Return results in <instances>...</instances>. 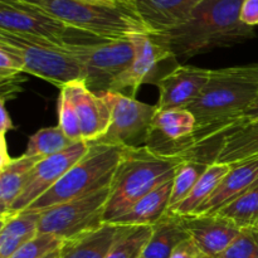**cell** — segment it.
<instances>
[{
  "instance_id": "30bf717a",
  "label": "cell",
  "mask_w": 258,
  "mask_h": 258,
  "mask_svg": "<svg viewBox=\"0 0 258 258\" xmlns=\"http://www.w3.org/2000/svg\"><path fill=\"white\" fill-rule=\"evenodd\" d=\"M101 96L111 110V123L106 135L98 143L126 148L145 145L151 122L158 112L156 105L140 102L122 93L106 92Z\"/></svg>"
},
{
  "instance_id": "d4e9b609",
  "label": "cell",
  "mask_w": 258,
  "mask_h": 258,
  "mask_svg": "<svg viewBox=\"0 0 258 258\" xmlns=\"http://www.w3.org/2000/svg\"><path fill=\"white\" fill-rule=\"evenodd\" d=\"M231 168L232 166L228 165V164L212 163L208 166L206 173L199 179L198 183L196 184V186L191 189L189 196L180 204L168 211V213L178 214V216L181 217L196 214L197 211L203 206L204 202L216 190L222 179L229 173Z\"/></svg>"
},
{
  "instance_id": "9c48e42d",
  "label": "cell",
  "mask_w": 258,
  "mask_h": 258,
  "mask_svg": "<svg viewBox=\"0 0 258 258\" xmlns=\"http://www.w3.org/2000/svg\"><path fill=\"white\" fill-rule=\"evenodd\" d=\"M134 45V60L130 67L121 73L111 85L108 92L122 93L135 98L140 86L156 85L166 71H171V63L178 64L176 57L151 34L136 33L130 35ZM179 66V64H178Z\"/></svg>"
},
{
  "instance_id": "7a4b0ae2",
  "label": "cell",
  "mask_w": 258,
  "mask_h": 258,
  "mask_svg": "<svg viewBox=\"0 0 258 258\" xmlns=\"http://www.w3.org/2000/svg\"><path fill=\"white\" fill-rule=\"evenodd\" d=\"M242 4L243 0H203L183 24L151 35L176 59L233 47L256 37L253 28L239 19Z\"/></svg>"
},
{
  "instance_id": "52a82bcc",
  "label": "cell",
  "mask_w": 258,
  "mask_h": 258,
  "mask_svg": "<svg viewBox=\"0 0 258 258\" xmlns=\"http://www.w3.org/2000/svg\"><path fill=\"white\" fill-rule=\"evenodd\" d=\"M67 49L82 66L83 81L88 90L98 96L110 91L113 81L130 67L135 54L130 37L70 42Z\"/></svg>"
},
{
  "instance_id": "7c38bea8",
  "label": "cell",
  "mask_w": 258,
  "mask_h": 258,
  "mask_svg": "<svg viewBox=\"0 0 258 258\" xmlns=\"http://www.w3.org/2000/svg\"><path fill=\"white\" fill-rule=\"evenodd\" d=\"M88 149H90V143L78 141L62 153L42 159L33 168L27 185L23 189L20 196L13 203L8 213L3 216L19 213L29 208L35 201L50 190L64 176V174L87 154Z\"/></svg>"
},
{
  "instance_id": "7402d4cb",
  "label": "cell",
  "mask_w": 258,
  "mask_h": 258,
  "mask_svg": "<svg viewBox=\"0 0 258 258\" xmlns=\"http://www.w3.org/2000/svg\"><path fill=\"white\" fill-rule=\"evenodd\" d=\"M171 190H173V179L161 184L160 186L143 197L126 213L111 223L130 227L154 226L168 213Z\"/></svg>"
},
{
  "instance_id": "f1b7e54d",
  "label": "cell",
  "mask_w": 258,
  "mask_h": 258,
  "mask_svg": "<svg viewBox=\"0 0 258 258\" xmlns=\"http://www.w3.org/2000/svg\"><path fill=\"white\" fill-rule=\"evenodd\" d=\"M153 233L151 226L128 227L111 248L106 258H140Z\"/></svg>"
},
{
  "instance_id": "d6986e66",
  "label": "cell",
  "mask_w": 258,
  "mask_h": 258,
  "mask_svg": "<svg viewBox=\"0 0 258 258\" xmlns=\"http://www.w3.org/2000/svg\"><path fill=\"white\" fill-rule=\"evenodd\" d=\"M258 183V160L232 165L212 196L196 214H214ZM194 216V214H193Z\"/></svg>"
},
{
  "instance_id": "4dcf8cb0",
  "label": "cell",
  "mask_w": 258,
  "mask_h": 258,
  "mask_svg": "<svg viewBox=\"0 0 258 258\" xmlns=\"http://www.w3.org/2000/svg\"><path fill=\"white\" fill-rule=\"evenodd\" d=\"M64 241L52 234L38 233L32 241L20 247L9 258H44L53 252L59 251Z\"/></svg>"
},
{
  "instance_id": "e575fe53",
  "label": "cell",
  "mask_w": 258,
  "mask_h": 258,
  "mask_svg": "<svg viewBox=\"0 0 258 258\" xmlns=\"http://www.w3.org/2000/svg\"><path fill=\"white\" fill-rule=\"evenodd\" d=\"M169 258H208L203 252L199 249L196 242L191 238L185 239L181 242L178 247L173 251Z\"/></svg>"
},
{
  "instance_id": "cb8c5ba5",
  "label": "cell",
  "mask_w": 258,
  "mask_h": 258,
  "mask_svg": "<svg viewBox=\"0 0 258 258\" xmlns=\"http://www.w3.org/2000/svg\"><path fill=\"white\" fill-rule=\"evenodd\" d=\"M42 160L40 158L22 156L10 159L0 166V216L8 213L23 189L25 188L33 168Z\"/></svg>"
},
{
  "instance_id": "8d00e7d4",
  "label": "cell",
  "mask_w": 258,
  "mask_h": 258,
  "mask_svg": "<svg viewBox=\"0 0 258 258\" xmlns=\"http://www.w3.org/2000/svg\"><path fill=\"white\" fill-rule=\"evenodd\" d=\"M232 71L236 73L238 77L243 78L244 81L253 85L258 90V63L247 66H238V67H231Z\"/></svg>"
},
{
  "instance_id": "836d02e7",
  "label": "cell",
  "mask_w": 258,
  "mask_h": 258,
  "mask_svg": "<svg viewBox=\"0 0 258 258\" xmlns=\"http://www.w3.org/2000/svg\"><path fill=\"white\" fill-rule=\"evenodd\" d=\"M20 75L9 76V77H0V90H2V97H0V100L5 102L9 98L15 97L22 91V86L20 85L25 80Z\"/></svg>"
},
{
  "instance_id": "8fae6325",
  "label": "cell",
  "mask_w": 258,
  "mask_h": 258,
  "mask_svg": "<svg viewBox=\"0 0 258 258\" xmlns=\"http://www.w3.org/2000/svg\"><path fill=\"white\" fill-rule=\"evenodd\" d=\"M0 30L58 43L78 42L76 39L81 37L95 38L68 27L22 0H0Z\"/></svg>"
},
{
  "instance_id": "484cf974",
  "label": "cell",
  "mask_w": 258,
  "mask_h": 258,
  "mask_svg": "<svg viewBox=\"0 0 258 258\" xmlns=\"http://www.w3.org/2000/svg\"><path fill=\"white\" fill-rule=\"evenodd\" d=\"M214 214L224 217L239 229H258V183Z\"/></svg>"
},
{
  "instance_id": "8992f818",
  "label": "cell",
  "mask_w": 258,
  "mask_h": 258,
  "mask_svg": "<svg viewBox=\"0 0 258 258\" xmlns=\"http://www.w3.org/2000/svg\"><path fill=\"white\" fill-rule=\"evenodd\" d=\"M0 43L8 45L22 59L24 73L39 77L60 88L83 80L81 63L67 49V43L0 30Z\"/></svg>"
},
{
  "instance_id": "6da1fadb",
  "label": "cell",
  "mask_w": 258,
  "mask_h": 258,
  "mask_svg": "<svg viewBox=\"0 0 258 258\" xmlns=\"http://www.w3.org/2000/svg\"><path fill=\"white\" fill-rule=\"evenodd\" d=\"M258 90L238 77L232 68L212 70L209 82L196 101L186 107L196 117L193 148L185 159L211 163L219 139L243 121V115Z\"/></svg>"
},
{
  "instance_id": "ab89813d",
  "label": "cell",
  "mask_w": 258,
  "mask_h": 258,
  "mask_svg": "<svg viewBox=\"0 0 258 258\" xmlns=\"http://www.w3.org/2000/svg\"><path fill=\"white\" fill-rule=\"evenodd\" d=\"M258 118V92L254 97V100L252 101L249 107L247 108L246 112L243 115V121H251V120H257Z\"/></svg>"
},
{
  "instance_id": "5bb4252c",
  "label": "cell",
  "mask_w": 258,
  "mask_h": 258,
  "mask_svg": "<svg viewBox=\"0 0 258 258\" xmlns=\"http://www.w3.org/2000/svg\"><path fill=\"white\" fill-rule=\"evenodd\" d=\"M212 70L189 64H179L156 83L159 87L158 110L186 108L198 98L209 82Z\"/></svg>"
},
{
  "instance_id": "1f68e13d",
  "label": "cell",
  "mask_w": 258,
  "mask_h": 258,
  "mask_svg": "<svg viewBox=\"0 0 258 258\" xmlns=\"http://www.w3.org/2000/svg\"><path fill=\"white\" fill-rule=\"evenodd\" d=\"M218 258H258V229H241L237 238Z\"/></svg>"
},
{
  "instance_id": "5b68a950",
  "label": "cell",
  "mask_w": 258,
  "mask_h": 258,
  "mask_svg": "<svg viewBox=\"0 0 258 258\" xmlns=\"http://www.w3.org/2000/svg\"><path fill=\"white\" fill-rule=\"evenodd\" d=\"M128 148L106 143H90L87 154L62 179L28 209L48 208L108 188Z\"/></svg>"
},
{
  "instance_id": "ffe728a7",
  "label": "cell",
  "mask_w": 258,
  "mask_h": 258,
  "mask_svg": "<svg viewBox=\"0 0 258 258\" xmlns=\"http://www.w3.org/2000/svg\"><path fill=\"white\" fill-rule=\"evenodd\" d=\"M128 227L105 222L98 228L64 242L59 258H106L118 237Z\"/></svg>"
},
{
  "instance_id": "3957f363",
  "label": "cell",
  "mask_w": 258,
  "mask_h": 258,
  "mask_svg": "<svg viewBox=\"0 0 258 258\" xmlns=\"http://www.w3.org/2000/svg\"><path fill=\"white\" fill-rule=\"evenodd\" d=\"M184 160L181 156L154 153L145 146L128 148L110 185L103 221L113 222L143 197L173 179Z\"/></svg>"
},
{
  "instance_id": "44dd1931",
  "label": "cell",
  "mask_w": 258,
  "mask_h": 258,
  "mask_svg": "<svg viewBox=\"0 0 258 258\" xmlns=\"http://www.w3.org/2000/svg\"><path fill=\"white\" fill-rule=\"evenodd\" d=\"M40 211L25 209L0 217V258H9L39 233Z\"/></svg>"
},
{
  "instance_id": "277c9868",
  "label": "cell",
  "mask_w": 258,
  "mask_h": 258,
  "mask_svg": "<svg viewBox=\"0 0 258 258\" xmlns=\"http://www.w3.org/2000/svg\"><path fill=\"white\" fill-rule=\"evenodd\" d=\"M68 27L103 40L136 33L150 34L135 9L97 4L90 0H22Z\"/></svg>"
},
{
  "instance_id": "7bdbcfd3",
  "label": "cell",
  "mask_w": 258,
  "mask_h": 258,
  "mask_svg": "<svg viewBox=\"0 0 258 258\" xmlns=\"http://www.w3.org/2000/svg\"><path fill=\"white\" fill-rule=\"evenodd\" d=\"M58 258H59V257H58Z\"/></svg>"
},
{
  "instance_id": "ac0fdd59",
  "label": "cell",
  "mask_w": 258,
  "mask_h": 258,
  "mask_svg": "<svg viewBox=\"0 0 258 258\" xmlns=\"http://www.w3.org/2000/svg\"><path fill=\"white\" fill-rule=\"evenodd\" d=\"M258 160V118L242 121L218 140L211 163L228 165Z\"/></svg>"
},
{
  "instance_id": "60d3db41",
  "label": "cell",
  "mask_w": 258,
  "mask_h": 258,
  "mask_svg": "<svg viewBox=\"0 0 258 258\" xmlns=\"http://www.w3.org/2000/svg\"><path fill=\"white\" fill-rule=\"evenodd\" d=\"M59 252H60V249H59V251L53 252V253L48 254V256H47V257H44V258H58V257H59Z\"/></svg>"
},
{
  "instance_id": "9a60e30c",
  "label": "cell",
  "mask_w": 258,
  "mask_h": 258,
  "mask_svg": "<svg viewBox=\"0 0 258 258\" xmlns=\"http://www.w3.org/2000/svg\"><path fill=\"white\" fill-rule=\"evenodd\" d=\"M72 101L80 120L82 140L96 143L107 133L111 123V110L102 96L88 90L85 81L77 80L63 86Z\"/></svg>"
},
{
  "instance_id": "ba28073f",
  "label": "cell",
  "mask_w": 258,
  "mask_h": 258,
  "mask_svg": "<svg viewBox=\"0 0 258 258\" xmlns=\"http://www.w3.org/2000/svg\"><path fill=\"white\" fill-rule=\"evenodd\" d=\"M110 186L42 211L39 233L52 234L64 242L93 231L105 223Z\"/></svg>"
},
{
  "instance_id": "d6a6232c",
  "label": "cell",
  "mask_w": 258,
  "mask_h": 258,
  "mask_svg": "<svg viewBox=\"0 0 258 258\" xmlns=\"http://www.w3.org/2000/svg\"><path fill=\"white\" fill-rule=\"evenodd\" d=\"M24 73V66L19 55L8 45L0 43V77Z\"/></svg>"
},
{
  "instance_id": "2e32d148",
  "label": "cell",
  "mask_w": 258,
  "mask_h": 258,
  "mask_svg": "<svg viewBox=\"0 0 258 258\" xmlns=\"http://www.w3.org/2000/svg\"><path fill=\"white\" fill-rule=\"evenodd\" d=\"M189 237L208 258H218L237 238L241 229L219 214L183 217Z\"/></svg>"
},
{
  "instance_id": "e0dca14e",
  "label": "cell",
  "mask_w": 258,
  "mask_h": 258,
  "mask_svg": "<svg viewBox=\"0 0 258 258\" xmlns=\"http://www.w3.org/2000/svg\"><path fill=\"white\" fill-rule=\"evenodd\" d=\"M203 0H134L136 13L150 34H160L183 24Z\"/></svg>"
},
{
  "instance_id": "4fadbf2b",
  "label": "cell",
  "mask_w": 258,
  "mask_h": 258,
  "mask_svg": "<svg viewBox=\"0 0 258 258\" xmlns=\"http://www.w3.org/2000/svg\"><path fill=\"white\" fill-rule=\"evenodd\" d=\"M196 126V117L186 108L158 110L144 146L161 155L185 158L193 148Z\"/></svg>"
},
{
  "instance_id": "f546056e",
  "label": "cell",
  "mask_w": 258,
  "mask_h": 258,
  "mask_svg": "<svg viewBox=\"0 0 258 258\" xmlns=\"http://www.w3.org/2000/svg\"><path fill=\"white\" fill-rule=\"evenodd\" d=\"M58 126L73 143L83 141L78 115L64 88H60L58 97Z\"/></svg>"
},
{
  "instance_id": "83f0119b",
  "label": "cell",
  "mask_w": 258,
  "mask_h": 258,
  "mask_svg": "<svg viewBox=\"0 0 258 258\" xmlns=\"http://www.w3.org/2000/svg\"><path fill=\"white\" fill-rule=\"evenodd\" d=\"M209 165H211L209 163L198 159H185L179 165L173 178V190H171L168 211L180 204L189 196L191 189L196 186Z\"/></svg>"
},
{
  "instance_id": "d590c367",
  "label": "cell",
  "mask_w": 258,
  "mask_h": 258,
  "mask_svg": "<svg viewBox=\"0 0 258 258\" xmlns=\"http://www.w3.org/2000/svg\"><path fill=\"white\" fill-rule=\"evenodd\" d=\"M239 19L248 27L253 28L258 25V0H243Z\"/></svg>"
},
{
  "instance_id": "4316f807",
  "label": "cell",
  "mask_w": 258,
  "mask_h": 258,
  "mask_svg": "<svg viewBox=\"0 0 258 258\" xmlns=\"http://www.w3.org/2000/svg\"><path fill=\"white\" fill-rule=\"evenodd\" d=\"M73 141L60 130L59 126L39 128L28 140L25 155L45 159L59 154L73 145Z\"/></svg>"
},
{
  "instance_id": "b9f144b4",
  "label": "cell",
  "mask_w": 258,
  "mask_h": 258,
  "mask_svg": "<svg viewBox=\"0 0 258 258\" xmlns=\"http://www.w3.org/2000/svg\"><path fill=\"white\" fill-rule=\"evenodd\" d=\"M140 258H143V257H140Z\"/></svg>"
},
{
  "instance_id": "74e56055",
  "label": "cell",
  "mask_w": 258,
  "mask_h": 258,
  "mask_svg": "<svg viewBox=\"0 0 258 258\" xmlns=\"http://www.w3.org/2000/svg\"><path fill=\"white\" fill-rule=\"evenodd\" d=\"M0 112H2V116H0V130H2V135H5L8 131L14 128V125H13L10 115L8 113L4 101H0Z\"/></svg>"
},
{
  "instance_id": "603a6c76",
  "label": "cell",
  "mask_w": 258,
  "mask_h": 258,
  "mask_svg": "<svg viewBox=\"0 0 258 258\" xmlns=\"http://www.w3.org/2000/svg\"><path fill=\"white\" fill-rule=\"evenodd\" d=\"M151 227L153 233L141 254L143 258H169L181 242L190 238L183 217L178 214L166 213Z\"/></svg>"
},
{
  "instance_id": "f35d334b",
  "label": "cell",
  "mask_w": 258,
  "mask_h": 258,
  "mask_svg": "<svg viewBox=\"0 0 258 258\" xmlns=\"http://www.w3.org/2000/svg\"><path fill=\"white\" fill-rule=\"evenodd\" d=\"M90 2L97 3V4H102V5H110V7L130 8V9H135V3H134V0H90Z\"/></svg>"
}]
</instances>
